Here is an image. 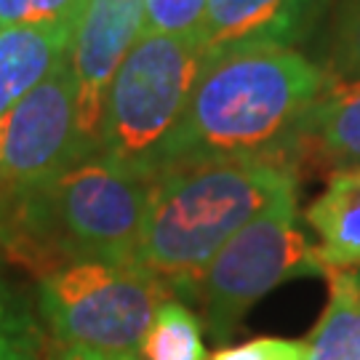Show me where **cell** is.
<instances>
[{
  "label": "cell",
  "mask_w": 360,
  "mask_h": 360,
  "mask_svg": "<svg viewBox=\"0 0 360 360\" xmlns=\"http://www.w3.org/2000/svg\"><path fill=\"white\" fill-rule=\"evenodd\" d=\"M323 80L321 67L285 46H243L208 53L200 59L190 102L168 139L160 171L238 158L288 163L296 134Z\"/></svg>",
  "instance_id": "obj_1"
},
{
  "label": "cell",
  "mask_w": 360,
  "mask_h": 360,
  "mask_svg": "<svg viewBox=\"0 0 360 360\" xmlns=\"http://www.w3.org/2000/svg\"><path fill=\"white\" fill-rule=\"evenodd\" d=\"M291 190H299V174L272 158L166 168L150 184L136 262L171 291L195 296L224 243Z\"/></svg>",
  "instance_id": "obj_2"
},
{
  "label": "cell",
  "mask_w": 360,
  "mask_h": 360,
  "mask_svg": "<svg viewBox=\"0 0 360 360\" xmlns=\"http://www.w3.org/2000/svg\"><path fill=\"white\" fill-rule=\"evenodd\" d=\"M150 181L91 153L75 160L22 217L8 257L40 275L67 262H136Z\"/></svg>",
  "instance_id": "obj_3"
},
{
  "label": "cell",
  "mask_w": 360,
  "mask_h": 360,
  "mask_svg": "<svg viewBox=\"0 0 360 360\" xmlns=\"http://www.w3.org/2000/svg\"><path fill=\"white\" fill-rule=\"evenodd\" d=\"M200 59L195 38L144 32L107 89L96 153L153 184L187 110Z\"/></svg>",
  "instance_id": "obj_4"
},
{
  "label": "cell",
  "mask_w": 360,
  "mask_h": 360,
  "mask_svg": "<svg viewBox=\"0 0 360 360\" xmlns=\"http://www.w3.org/2000/svg\"><path fill=\"white\" fill-rule=\"evenodd\" d=\"M166 299L171 288L139 262H67L38 285L40 315L62 347L117 355H139Z\"/></svg>",
  "instance_id": "obj_5"
},
{
  "label": "cell",
  "mask_w": 360,
  "mask_h": 360,
  "mask_svg": "<svg viewBox=\"0 0 360 360\" xmlns=\"http://www.w3.org/2000/svg\"><path fill=\"white\" fill-rule=\"evenodd\" d=\"M299 190L281 195L232 235L198 283L208 334L230 339L243 315L272 288L304 275H326L318 245L309 243L299 219Z\"/></svg>",
  "instance_id": "obj_6"
},
{
  "label": "cell",
  "mask_w": 360,
  "mask_h": 360,
  "mask_svg": "<svg viewBox=\"0 0 360 360\" xmlns=\"http://www.w3.org/2000/svg\"><path fill=\"white\" fill-rule=\"evenodd\" d=\"M91 155L77 131L67 62L0 115V248L8 251L27 208L75 160Z\"/></svg>",
  "instance_id": "obj_7"
},
{
  "label": "cell",
  "mask_w": 360,
  "mask_h": 360,
  "mask_svg": "<svg viewBox=\"0 0 360 360\" xmlns=\"http://www.w3.org/2000/svg\"><path fill=\"white\" fill-rule=\"evenodd\" d=\"M142 35L144 0H83L70 35L67 70L75 89L77 131L89 153H96L107 89Z\"/></svg>",
  "instance_id": "obj_8"
},
{
  "label": "cell",
  "mask_w": 360,
  "mask_h": 360,
  "mask_svg": "<svg viewBox=\"0 0 360 360\" xmlns=\"http://www.w3.org/2000/svg\"><path fill=\"white\" fill-rule=\"evenodd\" d=\"M328 0H208L198 32L200 56L243 46L294 49L318 25Z\"/></svg>",
  "instance_id": "obj_9"
},
{
  "label": "cell",
  "mask_w": 360,
  "mask_h": 360,
  "mask_svg": "<svg viewBox=\"0 0 360 360\" xmlns=\"http://www.w3.org/2000/svg\"><path fill=\"white\" fill-rule=\"evenodd\" d=\"M315 158L323 166H360V77L334 75L326 80L296 134L288 163L299 174V163Z\"/></svg>",
  "instance_id": "obj_10"
},
{
  "label": "cell",
  "mask_w": 360,
  "mask_h": 360,
  "mask_svg": "<svg viewBox=\"0 0 360 360\" xmlns=\"http://www.w3.org/2000/svg\"><path fill=\"white\" fill-rule=\"evenodd\" d=\"M72 27L75 22H51L0 30V115L65 65Z\"/></svg>",
  "instance_id": "obj_11"
},
{
  "label": "cell",
  "mask_w": 360,
  "mask_h": 360,
  "mask_svg": "<svg viewBox=\"0 0 360 360\" xmlns=\"http://www.w3.org/2000/svg\"><path fill=\"white\" fill-rule=\"evenodd\" d=\"M304 219L318 235L326 275L360 270V166L331 171L326 190L309 203Z\"/></svg>",
  "instance_id": "obj_12"
},
{
  "label": "cell",
  "mask_w": 360,
  "mask_h": 360,
  "mask_svg": "<svg viewBox=\"0 0 360 360\" xmlns=\"http://www.w3.org/2000/svg\"><path fill=\"white\" fill-rule=\"evenodd\" d=\"M331 294L307 339V360H360V299L349 270L328 272Z\"/></svg>",
  "instance_id": "obj_13"
},
{
  "label": "cell",
  "mask_w": 360,
  "mask_h": 360,
  "mask_svg": "<svg viewBox=\"0 0 360 360\" xmlns=\"http://www.w3.org/2000/svg\"><path fill=\"white\" fill-rule=\"evenodd\" d=\"M139 355L142 360H206L203 323L187 304L171 296L155 312Z\"/></svg>",
  "instance_id": "obj_14"
},
{
  "label": "cell",
  "mask_w": 360,
  "mask_h": 360,
  "mask_svg": "<svg viewBox=\"0 0 360 360\" xmlns=\"http://www.w3.org/2000/svg\"><path fill=\"white\" fill-rule=\"evenodd\" d=\"M43 331L19 288L0 278V360H40Z\"/></svg>",
  "instance_id": "obj_15"
},
{
  "label": "cell",
  "mask_w": 360,
  "mask_h": 360,
  "mask_svg": "<svg viewBox=\"0 0 360 360\" xmlns=\"http://www.w3.org/2000/svg\"><path fill=\"white\" fill-rule=\"evenodd\" d=\"M208 0H144V32L198 38Z\"/></svg>",
  "instance_id": "obj_16"
},
{
  "label": "cell",
  "mask_w": 360,
  "mask_h": 360,
  "mask_svg": "<svg viewBox=\"0 0 360 360\" xmlns=\"http://www.w3.org/2000/svg\"><path fill=\"white\" fill-rule=\"evenodd\" d=\"M83 0H0V30L16 25L75 22Z\"/></svg>",
  "instance_id": "obj_17"
},
{
  "label": "cell",
  "mask_w": 360,
  "mask_h": 360,
  "mask_svg": "<svg viewBox=\"0 0 360 360\" xmlns=\"http://www.w3.org/2000/svg\"><path fill=\"white\" fill-rule=\"evenodd\" d=\"M334 75L360 77V0H345L336 16L334 46H331Z\"/></svg>",
  "instance_id": "obj_18"
},
{
  "label": "cell",
  "mask_w": 360,
  "mask_h": 360,
  "mask_svg": "<svg viewBox=\"0 0 360 360\" xmlns=\"http://www.w3.org/2000/svg\"><path fill=\"white\" fill-rule=\"evenodd\" d=\"M309 347L302 339H278L262 336L238 347L217 349L208 360H307Z\"/></svg>",
  "instance_id": "obj_19"
},
{
  "label": "cell",
  "mask_w": 360,
  "mask_h": 360,
  "mask_svg": "<svg viewBox=\"0 0 360 360\" xmlns=\"http://www.w3.org/2000/svg\"><path fill=\"white\" fill-rule=\"evenodd\" d=\"M53 360H142L139 355H117V352H96L86 347H62Z\"/></svg>",
  "instance_id": "obj_20"
},
{
  "label": "cell",
  "mask_w": 360,
  "mask_h": 360,
  "mask_svg": "<svg viewBox=\"0 0 360 360\" xmlns=\"http://www.w3.org/2000/svg\"><path fill=\"white\" fill-rule=\"evenodd\" d=\"M349 278H352V285H355V294L360 299V270H349Z\"/></svg>",
  "instance_id": "obj_21"
}]
</instances>
